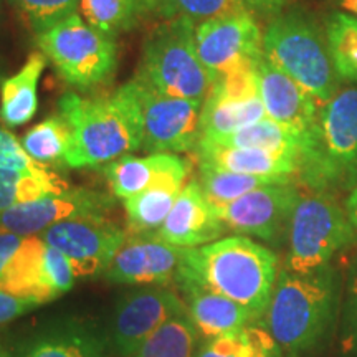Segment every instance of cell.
I'll return each mask as SVG.
<instances>
[{"instance_id":"1","label":"cell","mask_w":357,"mask_h":357,"mask_svg":"<svg viewBox=\"0 0 357 357\" xmlns=\"http://www.w3.org/2000/svg\"><path fill=\"white\" fill-rule=\"evenodd\" d=\"M177 283H192L230 298L263 318L278 280V257L243 235L185 248Z\"/></svg>"},{"instance_id":"2","label":"cell","mask_w":357,"mask_h":357,"mask_svg":"<svg viewBox=\"0 0 357 357\" xmlns=\"http://www.w3.org/2000/svg\"><path fill=\"white\" fill-rule=\"evenodd\" d=\"M60 116L71 129L68 167H96L142 147L139 108L128 83L108 96L68 93L60 100Z\"/></svg>"},{"instance_id":"3","label":"cell","mask_w":357,"mask_h":357,"mask_svg":"<svg viewBox=\"0 0 357 357\" xmlns=\"http://www.w3.org/2000/svg\"><path fill=\"white\" fill-rule=\"evenodd\" d=\"M336 306V278L328 265L307 275L283 270L263 318L284 356L298 357L323 341Z\"/></svg>"},{"instance_id":"4","label":"cell","mask_w":357,"mask_h":357,"mask_svg":"<svg viewBox=\"0 0 357 357\" xmlns=\"http://www.w3.org/2000/svg\"><path fill=\"white\" fill-rule=\"evenodd\" d=\"M298 174L312 189L357 181V89L334 95L306 139Z\"/></svg>"},{"instance_id":"5","label":"cell","mask_w":357,"mask_h":357,"mask_svg":"<svg viewBox=\"0 0 357 357\" xmlns=\"http://www.w3.org/2000/svg\"><path fill=\"white\" fill-rule=\"evenodd\" d=\"M139 77L169 96L204 102L213 78L195 48V24L189 19L166 20L149 33L142 48Z\"/></svg>"},{"instance_id":"6","label":"cell","mask_w":357,"mask_h":357,"mask_svg":"<svg viewBox=\"0 0 357 357\" xmlns=\"http://www.w3.org/2000/svg\"><path fill=\"white\" fill-rule=\"evenodd\" d=\"M37 45L60 77L77 88H95L116 70L113 37L89 25L78 12L37 33Z\"/></svg>"},{"instance_id":"7","label":"cell","mask_w":357,"mask_h":357,"mask_svg":"<svg viewBox=\"0 0 357 357\" xmlns=\"http://www.w3.org/2000/svg\"><path fill=\"white\" fill-rule=\"evenodd\" d=\"M288 240L284 270L307 275L349 247L356 240V229L333 199L321 194L300 195L289 218Z\"/></svg>"},{"instance_id":"8","label":"cell","mask_w":357,"mask_h":357,"mask_svg":"<svg viewBox=\"0 0 357 357\" xmlns=\"http://www.w3.org/2000/svg\"><path fill=\"white\" fill-rule=\"evenodd\" d=\"M263 55L323 106L336 95L331 55L318 32L298 17H281L263 33Z\"/></svg>"},{"instance_id":"9","label":"cell","mask_w":357,"mask_h":357,"mask_svg":"<svg viewBox=\"0 0 357 357\" xmlns=\"http://www.w3.org/2000/svg\"><path fill=\"white\" fill-rule=\"evenodd\" d=\"M128 84L139 108L142 149L172 154L195 149L204 102L164 95L139 75Z\"/></svg>"},{"instance_id":"10","label":"cell","mask_w":357,"mask_h":357,"mask_svg":"<svg viewBox=\"0 0 357 357\" xmlns=\"http://www.w3.org/2000/svg\"><path fill=\"white\" fill-rule=\"evenodd\" d=\"M195 48L202 65L217 78L253 68L263 56V33L252 12H235L195 25Z\"/></svg>"},{"instance_id":"11","label":"cell","mask_w":357,"mask_h":357,"mask_svg":"<svg viewBox=\"0 0 357 357\" xmlns=\"http://www.w3.org/2000/svg\"><path fill=\"white\" fill-rule=\"evenodd\" d=\"M38 236L68 258L77 278H89L106 271L128 231L106 217H89L55 223Z\"/></svg>"},{"instance_id":"12","label":"cell","mask_w":357,"mask_h":357,"mask_svg":"<svg viewBox=\"0 0 357 357\" xmlns=\"http://www.w3.org/2000/svg\"><path fill=\"white\" fill-rule=\"evenodd\" d=\"M113 207L114 199L108 194L88 189H68L0 212V230L24 236L40 235L48 227L60 222L106 217Z\"/></svg>"},{"instance_id":"13","label":"cell","mask_w":357,"mask_h":357,"mask_svg":"<svg viewBox=\"0 0 357 357\" xmlns=\"http://www.w3.org/2000/svg\"><path fill=\"white\" fill-rule=\"evenodd\" d=\"M300 195L293 182H276L258 187L234 202L213 208L225 229L275 242L283 234L284 227L289 225Z\"/></svg>"},{"instance_id":"14","label":"cell","mask_w":357,"mask_h":357,"mask_svg":"<svg viewBox=\"0 0 357 357\" xmlns=\"http://www.w3.org/2000/svg\"><path fill=\"white\" fill-rule=\"evenodd\" d=\"M185 312L184 301L171 289L147 288L128 294L118 303L111 321L116 351L123 357H131L160 326Z\"/></svg>"},{"instance_id":"15","label":"cell","mask_w":357,"mask_h":357,"mask_svg":"<svg viewBox=\"0 0 357 357\" xmlns=\"http://www.w3.org/2000/svg\"><path fill=\"white\" fill-rule=\"evenodd\" d=\"M184 253L185 248L154 234L132 235L106 268V278L119 284H164L177 278Z\"/></svg>"},{"instance_id":"16","label":"cell","mask_w":357,"mask_h":357,"mask_svg":"<svg viewBox=\"0 0 357 357\" xmlns=\"http://www.w3.org/2000/svg\"><path fill=\"white\" fill-rule=\"evenodd\" d=\"M258 93L266 118L283 124L300 136L307 137L314 131L321 106L305 88L283 73L263 55L257 66Z\"/></svg>"},{"instance_id":"17","label":"cell","mask_w":357,"mask_h":357,"mask_svg":"<svg viewBox=\"0 0 357 357\" xmlns=\"http://www.w3.org/2000/svg\"><path fill=\"white\" fill-rule=\"evenodd\" d=\"M225 230L197 178H190L155 236L176 247L195 248L215 242Z\"/></svg>"},{"instance_id":"18","label":"cell","mask_w":357,"mask_h":357,"mask_svg":"<svg viewBox=\"0 0 357 357\" xmlns=\"http://www.w3.org/2000/svg\"><path fill=\"white\" fill-rule=\"evenodd\" d=\"M192 166L189 160L172 153H153L146 158L123 155L102 169L114 197L129 199L164 181H187Z\"/></svg>"},{"instance_id":"19","label":"cell","mask_w":357,"mask_h":357,"mask_svg":"<svg viewBox=\"0 0 357 357\" xmlns=\"http://www.w3.org/2000/svg\"><path fill=\"white\" fill-rule=\"evenodd\" d=\"M187 314L204 337L215 339L248 326L258 319L248 307L192 283H181Z\"/></svg>"},{"instance_id":"20","label":"cell","mask_w":357,"mask_h":357,"mask_svg":"<svg viewBox=\"0 0 357 357\" xmlns=\"http://www.w3.org/2000/svg\"><path fill=\"white\" fill-rule=\"evenodd\" d=\"M194 151L197 154L199 164H207L223 171L281 178H291L294 174H298L296 162L260 149L223 146L200 139Z\"/></svg>"},{"instance_id":"21","label":"cell","mask_w":357,"mask_h":357,"mask_svg":"<svg viewBox=\"0 0 357 357\" xmlns=\"http://www.w3.org/2000/svg\"><path fill=\"white\" fill-rule=\"evenodd\" d=\"M47 66V56L33 52L15 75L0 86V121L7 128L29 123L38 109V82Z\"/></svg>"},{"instance_id":"22","label":"cell","mask_w":357,"mask_h":357,"mask_svg":"<svg viewBox=\"0 0 357 357\" xmlns=\"http://www.w3.org/2000/svg\"><path fill=\"white\" fill-rule=\"evenodd\" d=\"M266 118L260 96L229 98L208 93L200 113V139H218Z\"/></svg>"},{"instance_id":"23","label":"cell","mask_w":357,"mask_h":357,"mask_svg":"<svg viewBox=\"0 0 357 357\" xmlns=\"http://www.w3.org/2000/svg\"><path fill=\"white\" fill-rule=\"evenodd\" d=\"M211 142L265 151L268 154L293 160V162L298 164V169H300V162L306 146L305 137L270 118H263L261 121L250 124V126L240 129V131L234 134H229V136L212 139Z\"/></svg>"},{"instance_id":"24","label":"cell","mask_w":357,"mask_h":357,"mask_svg":"<svg viewBox=\"0 0 357 357\" xmlns=\"http://www.w3.org/2000/svg\"><path fill=\"white\" fill-rule=\"evenodd\" d=\"M184 187L185 181H164L132 197L124 199L129 234L147 235L158 231L166 222Z\"/></svg>"},{"instance_id":"25","label":"cell","mask_w":357,"mask_h":357,"mask_svg":"<svg viewBox=\"0 0 357 357\" xmlns=\"http://www.w3.org/2000/svg\"><path fill=\"white\" fill-rule=\"evenodd\" d=\"M197 357H287L266 329L245 326L238 331L208 339Z\"/></svg>"},{"instance_id":"26","label":"cell","mask_w":357,"mask_h":357,"mask_svg":"<svg viewBox=\"0 0 357 357\" xmlns=\"http://www.w3.org/2000/svg\"><path fill=\"white\" fill-rule=\"evenodd\" d=\"M68 189L70 185L63 178L52 171L20 172L0 169V212Z\"/></svg>"},{"instance_id":"27","label":"cell","mask_w":357,"mask_h":357,"mask_svg":"<svg viewBox=\"0 0 357 357\" xmlns=\"http://www.w3.org/2000/svg\"><path fill=\"white\" fill-rule=\"evenodd\" d=\"M197 182L208 202L213 207H220V205L234 202V200L258 189V187L276 184V182H291V178L250 176V174L230 172L207 166V164H199Z\"/></svg>"},{"instance_id":"28","label":"cell","mask_w":357,"mask_h":357,"mask_svg":"<svg viewBox=\"0 0 357 357\" xmlns=\"http://www.w3.org/2000/svg\"><path fill=\"white\" fill-rule=\"evenodd\" d=\"M20 142L35 162L45 167L65 166L71 147V129L60 114L50 116L29 129Z\"/></svg>"},{"instance_id":"29","label":"cell","mask_w":357,"mask_h":357,"mask_svg":"<svg viewBox=\"0 0 357 357\" xmlns=\"http://www.w3.org/2000/svg\"><path fill=\"white\" fill-rule=\"evenodd\" d=\"M197 334L187 312L174 316L151 334L131 357H197Z\"/></svg>"},{"instance_id":"30","label":"cell","mask_w":357,"mask_h":357,"mask_svg":"<svg viewBox=\"0 0 357 357\" xmlns=\"http://www.w3.org/2000/svg\"><path fill=\"white\" fill-rule=\"evenodd\" d=\"M329 55L341 78L357 82V19L336 13L328 24Z\"/></svg>"},{"instance_id":"31","label":"cell","mask_w":357,"mask_h":357,"mask_svg":"<svg viewBox=\"0 0 357 357\" xmlns=\"http://www.w3.org/2000/svg\"><path fill=\"white\" fill-rule=\"evenodd\" d=\"M79 10L89 25L113 38L139 17L134 0H79Z\"/></svg>"},{"instance_id":"32","label":"cell","mask_w":357,"mask_h":357,"mask_svg":"<svg viewBox=\"0 0 357 357\" xmlns=\"http://www.w3.org/2000/svg\"><path fill=\"white\" fill-rule=\"evenodd\" d=\"M243 10L238 0H159L153 13L164 20L189 19L199 25L215 17Z\"/></svg>"},{"instance_id":"33","label":"cell","mask_w":357,"mask_h":357,"mask_svg":"<svg viewBox=\"0 0 357 357\" xmlns=\"http://www.w3.org/2000/svg\"><path fill=\"white\" fill-rule=\"evenodd\" d=\"M24 357H100L96 344L84 334L75 331L47 334L37 339Z\"/></svg>"},{"instance_id":"34","label":"cell","mask_w":357,"mask_h":357,"mask_svg":"<svg viewBox=\"0 0 357 357\" xmlns=\"http://www.w3.org/2000/svg\"><path fill=\"white\" fill-rule=\"evenodd\" d=\"M19 10L40 33L78 10L79 0H13Z\"/></svg>"},{"instance_id":"35","label":"cell","mask_w":357,"mask_h":357,"mask_svg":"<svg viewBox=\"0 0 357 357\" xmlns=\"http://www.w3.org/2000/svg\"><path fill=\"white\" fill-rule=\"evenodd\" d=\"M75 275L71 263L63 253L48 247L43 253V298L45 303L56 300L61 294L68 293L73 288Z\"/></svg>"},{"instance_id":"36","label":"cell","mask_w":357,"mask_h":357,"mask_svg":"<svg viewBox=\"0 0 357 357\" xmlns=\"http://www.w3.org/2000/svg\"><path fill=\"white\" fill-rule=\"evenodd\" d=\"M0 169H10L20 172H43L48 167L35 160L26 154L22 142L7 129L0 128Z\"/></svg>"},{"instance_id":"37","label":"cell","mask_w":357,"mask_h":357,"mask_svg":"<svg viewBox=\"0 0 357 357\" xmlns=\"http://www.w3.org/2000/svg\"><path fill=\"white\" fill-rule=\"evenodd\" d=\"M341 349L347 357H357V266H354L347 281Z\"/></svg>"},{"instance_id":"38","label":"cell","mask_w":357,"mask_h":357,"mask_svg":"<svg viewBox=\"0 0 357 357\" xmlns=\"http://www.w3.org/2000/svg\"><path fill=\"white\" fill-rule=\"evenodd\" d=\"M38 306H42V303L37 300L15 296V294L0 289V324L17 319L19 316H24Z\"/></svg>"},{"instance_id":"39","label":"cell","mask_w":357,"mask_h":357,"mask_svg":"<svg viewBox=\"0 0 357 357\" xmlns=\"http://www.w3.org/2000/svg\"><path fill=\"white\" fill-rule=\"evenodd\" d=\"M25 236L12 234V231L0 230V278L6 273L7 266L10 265L12 258L19 252V248L24 243Z\"/></svg>"},{"instance_id":"40","label":"cell","mask_w":357,"mask_h":357,"mask_svg":"<svg viewBox=\"0 0 357 357\" xmlns=\"http://www.w3.org/2000/svg\"><path fill=\"white\" fill-rule=\"evenodd\" d=\"M248 12H276L287 3V0H238Z\"/></svg>"},{"instance_id":"41","label":"cell","mask_w":357,"mask_h":357,"mask_svg":"<svg viewBox=\"0 0 357 357\" xmlns=\"http://www.w3.org/2000/svg\"><path fill=\"white\" fill-rule=\"evenodd\" d=\"M346 212H347V217H349L351 223L354 225V229L357 231V187L351 192L349 199H347Z\"/></svg>"},{"instance_id":"42","label":"cell","mask_w":357,"mask_h":357,"mask_svg":"<svg viewBox=\"0 0 357 357\" xmlns=\"http://www.w3.org/2000/svg\"><path fill=\"white\" fill-rule=\"evenodd\" d=\"M159 0H134L137 15H146V13H153Z\"/></svg>"},{"instance_id":"43","label":"cell","mask_w":357,"mask_h":357,"mask_svg":"<svg viewBox=\"0 0 357 357\" xmlns=\"http://www.w3.org/2000/svg\"><path fill=\"white\" fill-rule=\"evenodd\" d=\"M341 7L357 17V0H341Z\"/></svg>"},{"instance_id":"44","label":"cell","mask_w":357,"mask_h":357,"mask_svg":"<svg viewBox=\"0 0 357 357\" xmlns=\"http://www.w3.org/2000/svg\"><path fill=\"white\" fill-rule=\"evenodd\" d=\"M0 357H7V352L3 351V347H2V344H0Z\"/></svg>"}]
</instances>
